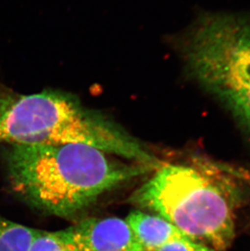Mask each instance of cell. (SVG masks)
Wrapping results in <instances>:
<instances>
[{
    "mask_svg": "<svg viewBox=\"0 0 250 251\" xmlns=\"http://www.w3.org/2000/svg\"><path fill=\"white\" fill-rule=\"evenodd\" d=\"M84 144L7 145L1 152L11 190L45 213L69 217L100 195L152 169L127 164Z\"/></svg>",
    "mask_w": 250,
    "mask_h": 251,
    "instance_id": "obj_1",
    "label": "cell"
},
{
    "mask_svg": "<svg viewBox=\"0 0 250 251\" xmlns=\"http://www.w3.org/2000/svg\"><path fill=\"white\" fill-rule=\"evenodd\" d=\"M0 143L84 144L152 168L160 164L118 124L58 90L23 95L0 84Z\"/></svg>",
    "mask_w": 250,
    "mask_h": 251,
    "instance_id": "obj_2",
    "label": "cell"
},
{
    "mask_svg": "<svg viewBox=\"0 0 250 251\" xmlns=\"http://www.w3.org/2000/svg\"><path fill=\"white\" fill-rule=\"evenodd\" d=\"M131 200L215 251L235 238V199L200 166L160 163Z\"/></svg>",
    "mask_w": 250,
    "mask_h": 251,
    "instance_id": "obj_3",
    "label": "cell"
},
{
    "mask_svg": "<svg viewBox=\"0 0 250 251\" xmlns=\"http://www.w3.org/2000/svg\"><path fill=\"white\" fill-rule=\"evenodd\" d=\"M178 48L189 76L250 133V20L205 15L180 38Z\"/></svg>",
    "mask_w": 250,
    "mask_h": 251,
    "instance_id": "obj_4",
    "label": "cell"
},
{
    "mask_svg": "<svg viewBox=\"0 0 250 251\" xmlns=\"http://www.w3.org/2000/svg\"><path fill=\"white\" fill-rule=\"evenodd\" d=\"M68 251H127L141 247L122 219H86L57 231Z\"/></svg>",
    "mask_w": 250,
    "mask_h": 251,
    "instance_id": "obj_5",
    "label": "cell"
},
{
    "mask_svg": "<svg viewBox=\"0 0 250 251\" xmlns=\"http://www.w3.org/2000/svg\"><path fill=\"white\" fill-rule=\"evenodd\" d=\"M126 222L144 251H153L168 242L188 237L163 217L140 211L131 212Z\"/></svg>",
    "mask_w": 250,
    "mask_h": 251,
    "instance_id": "obj_6",
    "label": "cell"
},
{
    "mask_svg": "<svg viewBox=\"0 0 250 251\" xmlns=\"http://www.w3.org/2000/svg\"><path fill=\"white\" fill-rule=\"evenodd\" d=\"M43 230L9 221L0 214V251H29Z\"/></svg>",
    "mask_w": 250,
    "mask_h": 251,
    "instance_id": "obj_7",
    "label": "cell"
},
{
    "mask_svg": "<svg viewBox=\"0 0 250 251\" xmlns=\"http://www.w3.org/2000/svg\"><path fill=\"white\" fill-rule=\"evenodd\" d=\"M29 251H68L57 232L43 231L31 245Z\"/></svg>",
    "mask_w": 250,
    "mask_h": 251,
    "instance_id": "obj_8",
    "label": "cell"
},
{
    "mask_svg": "<svg viewBox=\"0 0 250 251\" xmlns=\"http://www.w3.org/2000/svg\"><path fill=\"white\" fill-rule=\"evenodd\" d=\"M153 251H216L189 237L175 240Z\"/></svg>",
    "mask_w": 250,
    "mask_h": 251,
    "instance_id": "obj_9",
    "label": "cell"
},
{
    "mask_svg": "<svg viewBox=\"0 0 250 251\" xmlns=\"http://www.w3.org/2000/svg\"><path fill=\"white\" fill-rule=\"evenodd\" d=\"M127 251H144L142 249V247H137V248H134V249L128 250Z\"/></svg>",
    "mask_w": 250,
    "mask_h": 251,
    "instance_id": "obj_10",
    "label": "cell"
}]
</instances>
